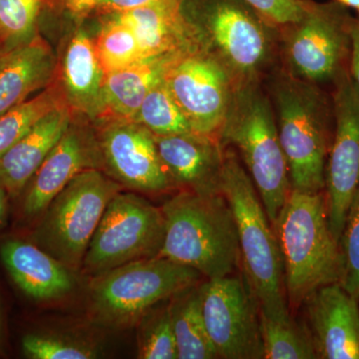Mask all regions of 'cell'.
<instances>
[{
    "label": "cell",
    "mask_w": 359,
    "mask_h": 359,
    "mask_svg": "<svg viewBox=\"0 0 359 359\" xmlns=\"http://www.w3.org/2000/svg\"><path fill=\"white\" fill-rule=\"evenodd\" d=\"M269 98L292 190L323 192L334 131L332 93L282 68L271 78Z\"/></svg>",
    "instance_id": "obj_1"
},
{
    "label": "cell",
    "mask_w": 359,
    "mask_h": 359,
    "mask_svg": "<svg viewBox=\"0 0 359 359\" xmlns=\"http://www.w3.org/2000/svg\"><path fill=\"white\" fill-rule=\"evenodd\" d=\"M201 47L236 85L262 81L280 50V27L245 0H183Z\"/></svg>",
    "instance_id": "obj_2"
},
{
    "label": "cell",
    "mask_w": 359,
    "mask_h": 359,
    "mask_svg": "<svg viewBox=\"0 0 359 359\" xmlns=\"http://www.w3.org/2000/svg\"><path fill=\"white\" fill-rule=\"evenodd\" d=\"M165 238L157 257L184 264L208 278L235 273L241 262L237 226L223 194L184 190L162 207Z\"/></svg>",
    "instance_id": "obj_3"
},
{
    "label": "cell",
    "mask_w": 359,
    "mask_h": 359,
    "mask_svg": "<svg viewBox=\"0 0 359 359\" xmlns=\"http://www.w3.org/2000/svg\"><path fill=\"white\" fill-rule=\"evenodd\" d=\"M271 226L280 247L290 304L299 306L320 287L340 283L341 252L330 230L323 192L292 189Z\"/></svg>",
    "instance_id": "obj_4"
},
{
    "label": "cell",
    "mask_w": 359,
    "mask_h": 359,
    "mask_svg": "<svg viewBox=\"0 0 359 359\" xmlns=\"http://www.w3.org/2000/svg\"><path fill=\"white\" fill-rule=\"evenodd\" d=\"M218 138L224 147L238 151L273 226L292 186L273 103L262 81L236 85Z\"/></svg>",
    "instance_id": "obj_5"
},
{
    "label": "cell",
    "mask_w": 359,
    "mask_h": 359,
    "mask_svg": "<svg viewBox=\"0 0 359 359\" xmlns=\"http://www.w3.org/2000/svg\"><path fill=\"white\" fill-rule=\"evenodd\" d=\"M221 192L235 218L245 283L259 304V313L273 318L290 316L275 231L256 187L233 151L224 152Z\"/></svg>",
    "instance_id": "obj_6"
},
{
    "label": "cell",
    "mask_w": 359,
    "mask_h": 359,
    "mask_svg": "<svg viewBox=\"0 0 359 359\" xmlns=\"http://www.w3.org/2000/svg\"><path fill=\"white\" fill-rule=\"evenodd\" d=\"M120 191L121 185L101 170L78 174L37 219L29 240L77 271L106 208Z\"/></svg>",
    "instance_id": "obj_7"
},
{
    "label": "cell",
    "mask_w": 359,
    "mask_h": 359,
    "mask_svg": "<svg viewBox=\"0 0 359 359\" xmlns=\"http://www.w3.org/2000/svg\"><path fill=\"white\" fill-rule=\"evenodd\" d=\"M353 20L349 8L334 0H309L299 20L280 28L283 69L304 81L334 86L349 72Z\"/></svg>",
    "instance_id": "obj_8"
},
{
    "label": "cell",
    "mask_w": 359,
    "mask_h": 359,
    "mask_svg": "<svg viewBox=\"0 0 359 359\" xmlns=\"http://www.w3.org/2000/svg\"><path fill=\"white\" fill-rule=\"evenodd\" d=\"M201 273L165 257L139 259L97 276L91 304L99 320L113 327H128L149 309L198 285Z\"/></svg>",
    "instance_id": "obj_9"
},
{
    "label": "cell",
    "mask_w": 359,
    "mask_h": 359,
    "mask_svg": "<svg viewBox=\"0 0 359 359\" xmlns=\"http://www.w3.org/2000/svg\"><path fill=\"white\" fill-rule=\"evenodd\" d=\"M164 238L162 208L136 194L120 191L104 212L82 268L97 276L125 264L157 257Z\"/></svg>",
    "instance_id": "obj_10"
},
{
    "label": "cell",
    "mask_w": 359,
    "mask_h": 359,
    "mask_svg": "<svg viewBox=\"0 0 359 359\" xmlns=\"http://www.w3.org/2000/svg\"><path fill=\"white\" fill-rule=\"evenodd\" d=\"M205 328L218 358H264L259 304L245 280L208 278L200 285Z\"/></svg>",
    "instance_id": "obj_11"
},
{
    "label": "cell",
    "mask_w": 359,
    "mask_h": 359,
    "mask_svg": "<svg viewBox=\"0 0 359 359\" xmlns=\"http://www.w3.org/2000/svg\"><path fill=\"white\" fill-rule=\"evenodd\" d=\"M334 131L325 166L328 223L339 243L349 207L359 187V92L351 73L332 87Z\"/></svg>",
    "instance_id": "obj_12"
},
{
    "label": "cell",
    "mask_w": 359,
    "mask_h": 359,
    "mask_svg": "<svg viewBox=\"0 0 359 359\" xmlns=\"http://www.w3.org/2000/svg\"><path fill=\"white\" fill-rule=\"evenodd\" d=\"M165 83L196 133L218 137L235 82L204 49L184 54L168 70Z\"/></svg>",
    "instance_id": "obj_13"
},
{
    "label": "cell",
    "mask_w": 359,
    "mask_h": 359,
    "mask_svg": "<svg viewBox=\"0 0 359 359\" xmlns=\"http://www.w3.org/2000/svg\"><path fill=\"white\" fill-rule=\"evenodd\" d=\"M98 125L103 169L121 186L142 193L174 187L161 160L155 135L129 119H105Z\"/></svg>",
    "instance_id": "obj_14"
},
{
    "label": "cell",
    "mask_w": 359,
    "mask_h": 359,
    "mask_svg": "<svg viewBox=\"0 0 359 359\" xmlns=\"http://www.w3.org/2000/svg\"><path fill=\"white\" fill-rule=\"evenodd\" d=\"M84 119L73 114L65 133L15 200L23 221L39 219L55 196L78 174L90 169H103L98 134Z\"/></svg>",
    "instance_id": "obj_15"
},
{
    "label": "cell",
    "mask_w": 359,
    "mask_h": 359,
    "mask_svg": "<svg viewBox=\"0 0 359 359\" xmlns=\"http://www.w3.org/2000/svg\"><path fill=\"white\" fill-rule=\"evenodd\" d=\"M155 140L174 186L202 195L222 194L224 151L218 137L188 132Z\"/></svg>",
    "instance_id": "obj_16"
},
{
    "label": "cell",
    "mask_w": 359,
    "mask_h": 359,
    "mask_svg": "<svg viewBox=\"0 0 359 359\" xmlns=\"http://www.w3.org/2000/svg\"><path fill=\"white\" fill-rule=\"evenodd\" d=\"M318 358L359 359V306L339 283L325 285L306 302Z\"/></svg>",
    "instance_id": "obj_17"
},
{
    "label": "cell",
    "mask_w": 359,
    "mask_h": 359,
    "mask_svg": "<svg viewBox=\"0 0 359 359\" xmlns=\"http://www.w3.org/2000/svg\"><path fill=\"white\" fill-rule=\"evenodd\" d=\"M0 261L16 287L32 301L60 299L74 287L72 271L29 238L2 241Z\"/></svg>",
    "instance_id": "obj_18"
},
{
    "label": "cell",
    "mask_w": 359,
    "mask_h": 359,
    "mask_svg": "<svg viewBox=\"0 0 359 359\" xmlns=\"http://www.w3.org/2000/svg\"><path fill=\"white\" fill-rule=\"evenodd\" d=\"M105 77L94 39L84 28H77L66 42L59 81L73 114L94 123L103 117Z\"/></svg>",
    "instance_id": "obj_19"
},
{
    "label": "cell",
    "mask_w": 359,
    "mask_h": 359,
    "mask_svg": "<svg viewBox=\"0 0 359 359\" xmlns=\"http://www.w3.org/2000/svg\"><path fill=\"white\" fill-rule=\"evenodd\" d=\"M109 15H115L133 30L142 58L202 48L192 25L183 13V0H165Z\"/></svg>",
    "instance_id": "obj_20"
},
{
    "label": "cell",
    "mask_w": 359,
    "mask_h": 359,
    "mask_svg": "<svg viewBox=\"0 0 359 359\" xmlns=\"http://www.w3.org/2000/svg\"><path fill=\"white\" fill-rule=\"evenodd\" d=\"M72 118L73 113L66 104L59 106L42 117L0 158V185L11 201L20 197L69 127Z\"/></svg>",
    "instance_id": "obj_21"
},
{
    "label": "cell",
    "mask_w": 359,
    "mask_h": 359,
    "mask_svg": "<svg viewBox=\"0 0 359 359\" xmlns=\"http://www.w3.org/2000/svg\"><path fill=\"white\" fill-rule=\"evenodd\" d=\"M186 53L188 52L143 58L107 73L104 83L105 109L100 120H131L149 92L164 79L175 61Z\"/></svg>",
    "instance_id": "obj_22"
},
{
    "label": "cell",
    "mask_w": 359,
    "mask_h": 359,
    "mask_svg": "<svg viewBox=\"0 0 359 359\" xmlns=\"http://www.w3.org/2000/svg\"><path fill=\"white\" fill-rule=\"evenodd\" d=\"M56 71L53 52L39 35L16 47L0 70V116L49 86Z\"/></svg>",
    "instance_id": "obj_23"
},
{
    "label": "cell",
    "mask_w": 359,
    "mask_h": 359,
    "mask_svg": "<svg viewBox=\"0 0 359 359\" xmlns=\"http://www.w3.org/2000/svg\"><path fill=\"white\" fill-rule=\"evenodd\" d=\"M178 359L218 358L205 328L200 285L187 287L170 299Z\"/></svg>",
    "instance_id": "obj_24"
},
{
    "label": "cell",
    "mask_w": 359,
    "mask_h": 359,
    "mask_svg": "<svg viewBox=\"0 0 359 359\" xmlns=\"http://www.w3.org/2000/svg\"><path fill=\"white\" fill-rule=\"evenodd\" d=\"M264 359L318 358L309 328L290 316L273 318L259 313Z\"/></svg>",
    "instance_id": "obj_25"
},
{
    "label": "cell",
    "mask_w": 359,
    "mask_h": 359,
    "mask_svg": "<svg viewBox=\"0 0 359 359\" xmlns=\"http://www.w3.org/2000/svg\"><path fill=\"white\" fill-rule=\"evenodd\" d=\"M65 103L59 82L0 116V158L13 147L37 122Z\"/></svg>",
    "instance_id": "obj_26"
},
{
    "label": "cell",
    "mask_w": 359,
    "mask_h": 359,
    "mask_svg": "<svg viewBox=\"0 0 359 359\" xmlns=\"http://www.w3.org/2000/svg\"><path fill=\"white\" fill-rule=\"evenodd\" d=\"M131 120L147 128L155 136L193 132L164 79L149 92Z\"/></svg>",
    "instance_id": "obj_27"
},
{
    "label": "cell",
    "mask_w": 359,
    "mask_h": 359,
    "mask_svg": "<svg viewBox=\"0 0 359 359\" xmlns=\"http://www.w3.org/2000/svg\"><path fill=\"white\" fill-rule=\"evenodd\" d=\"M94 43L106 74L143 59L133 30L115 15H108Z\"/></svg>",
    "instance_id": "obj_28"
},
{
    "label": "cell",
    "mask_w": 359,
    "mask_h": 359,
    "mask_svg": "<svg viewBox=\"0 0 359 359\" xmlns=\"http://www.w3.org/2000/svg\"><path fill=\"white\" fill-rule=\"evenodd\" d=\"M139 321V358L178 359L170 299L149 309Z\"/></svg>",
    "instance_id": "obj_29"
},
{
    "label": "cell",
    "mask_w": 359,
    "mask_h": 359,
    "mask_svg": "<svg viewBox=\"0 0 359 359\" xmlns=\"http://www.w3.org/2000/svg\"><path fill=\"white\" fill-rule=\"evenodd\" d=\"M42 0H0V34L8 46L18 47L35 36Z\"/></svg>",
    "instance_id": "obj_30"
},
{
    "label": "cell",
    "mask_w": 359,
    "mask_h": 359,
    "mask_svg": "<svg viewBox=\"0 0 359 359\" xmlns=\"http://www.w3.org/2000/svg\"><path fill=\"white\" fill-rule=\"evenodd\" d=\"M339 247L342 259L340 285L359 302V187L347 212Z\"/></svg>",
    "instance_id": "obj_31"
},
{
    "label": "cell",
    "mask_w": 359,
    "mask_h": 359,
    "mask_svg": "<svg viewBox=\"0 0 359 359\" xmlns=\"http://www.w3.org/2000/svg\"><path fill=\"white\" fill-rule=\"evenodd\" d=\"M21 349L32 359H90L96 358L93 349L55 335L28 334L21 339Z\"/></svg>",
    "instance_id": "obj_32"
},
{
    "label": "cell",
    "mask_w": 359,
    "mask_h": 359,
    "mask_svg": "<svg viewBox=\"0 0 359 359\" xmlns=\"http://www.w3.org/2000/svg\"><path fill=\"white\" fill-rule=\"evenodd\" d=\"M264 18L278 27L289 25L302 18L309 0H245Z\"/></svg>",
    "instance_id": "obj_33"
},
{
    "label": "cell",
    "mask_w": 359,
    "mask_h": 359,
    "mask_svg": "<svg viewBox=\"0 0 359 359\" xmlns=\"http://www.w3.org/2000/svg\"><path fill=\"white\" fill-rule=\"evenodd\" d=\"M165 0H101L97 9L109 14L127 13L140 7L152 6Z\"/></svg>",
    "instance_id": "obj_34"
},
{
    "label": "cell",
    "mask_w": 359,
    "mask_h": 359,
    "mask_svg": "<svg viewBox=\"0 0 359 359\" xmlns=\"http://www.w3.org/2000/svg\"><path fill=\"white\" fill-rule=\"evenodd\" d=\"M349 73L359 92V14L353 16L351 23V51Z\"/></svg>",
    "instance_id": "obj_35"
},
{
    "label": "cell",
    "mask_w": 359,
    "mask_h": 359,
    "mask_svg": "<svg viewBox=\"0 0 359 359\" xmlns=\"http://www.w3.org/2000/svg\"><path fill=\"white\" fill-rule=\"evenodd\" d=\"M44 1V0H42ZM51 4L53 0H50ZM74 18H82L95 11L101 0H54Z\"/></svg>",
    "instance_id": "obj_36"
},
{
    "label": "cell",
    "mask_w": 359,
    "mask_h": 359,
    "mask_svg": "<svg viewBox=\"0 0 359 359\" xmlns=\"http://www.w3.org/2000/svg\"><path fill=\"white\" fill-rule=\"evenodd\" d=\"M11 197L6 189L0 185V231L4 230L8 224L11 214Z\"/></svg>",
    "instance_id": "obj_37"
},
{
    "label": "cell",
    "mask_w": 359,
    "mask_h": 359,
    "mask_svg": "<svg viewBox=\"0 0 359 359\" xmlns=\"http://www.w3.org/2000/svg\"><path fill=\"white\" fill-rule=\"evenodd\" d=\"M16 48V47H15ZM14 47L8 46V45H4L0 48V70L4 68L9 57H11V53L14 50Z\"/></svg>",
    "instance_id": "obj_38"
},
{
    "label": "cell",
    "mask_w": 359,
    "mask_h": 359,
    "mask_svg": "<svg viewBox=\"0 0 359 359\" xmlns=\"http://www.w3.org/2000/svg\"><path fill=\"white\" fill-rule=\"evenodd\" d=\"M342 6H346L347 8H353L359 14V0H334Z\"/></svg>",
    "instance_id": "obj_39"
},
{
    "label": "cell",
    "mask_w": 359,
    "mask_h": 359,
    "mask_svg": "<svg viewBox=\"0 0 359 359\" xmlns=\"http://www.w3.org/2000/svg\"><path fill=\"white\" fill-rule=\"evenodd\" d=\"M4 320H2L1 309H0V348H1L2 341H4Z\"/></svg>",
    "instance_id": "obj_40"
},
{
    "label": "cell",
    "mask_w": 359,
    "mask_h": 359,
    "mask_svg": "<svg viewBox=\"0 0 359 359\" xmlns=\"http://www.w3.org/2000/svg\"><path fill=\"white\" fill-rule=\"evenodd\" d=\"M4 45H6V41H4V37L0 34V48H1L2 46H4Z\"/></svg>",
    "instance_id": "obj_41"
}]
</instances>
